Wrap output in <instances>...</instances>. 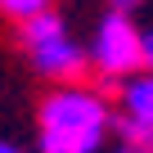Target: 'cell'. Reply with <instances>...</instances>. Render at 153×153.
<instances>
[{
	"label": "cell",
	"mask_w": 153,
	"mask_h": 153,
	"mask_svg": "<svg viewBox=\"0 0 153 153\" xmlns=\"http://www.w3.org/2000/svg\"><path fill=\"white\" fill-rule=\"evenodd\" d=\"M0 153H23V149H14L9 140H0Z\"/></svg>",
	"instance_id": "52a82bcc"
},
{
	"label": "cell",
	"mask_w": 153,
	"mask_h": 153,
	"mask_svg": "<svg viewBox=\"0 0 153 153\" xmlns=\"http://www.w3.org/2000/svg\"><path fill=\"white\" fill-rule=\"evenodd\" d=\"M113 131V108L104 90L81 81H63L36 108V144L41 153H99Z\"/></svg>",
	"instance_id": "6da1fadb"
},
{
	"label": "cell",
	"mask_w": 153,
	"mask_h": 153,
	"mask_svg": "<svg viewBox=\"0 0 153 153\" xmlns=\"http://www.w3.org/2000/svg\"><path fill=\"white\" fill-rule=\"evenodd\" d=\"M149 59H153V41L131 18V9H108L90 36L86 63H95L104 76H135L149 72Z\"/></svg>",
	"instance_id": "7a4b0ae2"
},
{
	"label": "cell",
	"mask_w": 153,
	"mask_h": 153,
	"mask_svg": "<svg viewBox=\"0 0 153 153\" xmlns=\"http://www.w3.org/2000/svg\"><path fill=\"white\" fill-rule=\"evenodd\" d=\"M0 9H5L9 18H32V14H41V9H50V0H0Z\"/></svg>",
	"instance_id": "5b68a950"
},
{
	"label": "cell",
	"mask_w": 153,
	"mask_h": 153,
	"mask_svg": "<svg viewBox=\"0 0 153 153\" xmlns=\"http://www.w3.org/2000/svg\"><path fill=\"white\" fill-rule=\"evenodd\" d=\"M113 5H117V9H131V5H140V0H113Z\"/></svg>",
	"instance_id": "ba28073f"
},
{
	"label": "cell",
	"mask_w": 153,
	"mask_h": 153,
	"mask_svg": "<svg viewBox=\"0 0 153 153\" xmlns=\"http://www.w3.org/2000/svg\"><path fill=\"white\" fill-rule=\"evenodd\" d=\"M122 99H117V113H113V126L122 131L126 144H144L153 140V76L135 72V76H122Z\"/></svg>",
	"instance_id": "277c9868"
},
{
	"label": "cell",
	"mask_w": 153,
	"mask_h": 153,
	"mask_svg": "<svg viewBox=\"0 0 153 153\" xmlns=\"http://www.w3.org/2000/svg\"><path fill=\"white\" fill-rule=\"evenodd\" d=\"M117 153H149L144 144H126V149H117Z\"/></svg>",
	"instance_id": "8992f818"
},
{
	"label": "cell",
	"mask_w": 153,
	"mask_h": 153,
	"mask_svg": "<svg viewBox=\"0 0 153 153\" xmlns=\"http://www.w3.org/2000/svg\"><path fill=\"white\" fill-rule=\"evenodd\" d=\"M23 41H27V54H32L36 72L54 76V81H76L86 72V45L72 41L63 14H54V9H41V14L23 18Z\"/></svg>",
	"instance_id": "3957f363"
}]
</instances>
